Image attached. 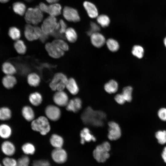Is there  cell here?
Listing matches in <instances>:
<instances>
[{
    "mask_svg": "<svg viewBox=\"0 0 166 166\" xmlns=\"http://www.w3.org/2000/svg\"><path fill=\"white\" fill-rule=\"evenodd\" d=\"M157 114L161 120L166 121V108H162L160 109L158 112Z\"/></svg>",
    "mask_w": 166,
    "mask_h": 166,
    "instance_id": "45",
    "label": "cell"
},
{
    "mask_svg": "<svg viewBox=\"0 0 166 166\" xmlns=\"http://www.w3.org/2000/svg\"><path fill=\"white\" fill-rule=\"evenodd\" d=\"M30 159L26 156H22L17 160L16 166H29Z\"/></svg>",
    "mask_w": 166,
    "mask_h": 166,
    "instance_id": "41",
    "label": "cell"
},
{
    "mask_svg": "<svg viewBox=\"0 0 166 166\" xmlns=\"http://www.w3.org/2000/svg\"><path fill=\"white\" fill-rule=\"evenodd\" d=\"M45 49L49 56L54 58H58L64 54V51L52 42L46 43L45 46Z\"/></svg>",
    "mask_w": 166,
    "mask_h": 166,
    "instance_id": "9",
    "label": "cell"
},
{
    "mask_svg": "<svg viewBox=\"0 0 166 166\" xmlns=\"http://www.w3.org/2000/svg\"><path fill=\"white\" fill-rule=\"evenodd\" d=\"M50 142L51 145L55 148H61L63 144L64 140L61 136L53 134L50 137Z\"/></svg>",
    "mask_w": 166,
    "mask_h": 166,
    "instance_id": "24",
    "label": "cell"
},
{
    "mask_svg": "<svg viewBox=\"0 0 166 166\" xmlns=\"http://www.w3.org/2000/svg\"><path fill=\"white\" fill-rule=\"evenodd\" d=\"M65 34V38L70 42H74L77 39V35L76 32L72 27L67 28Z\"/></svg>",
    "mask_w": 166,
    "mask_h": 166,
    "instance_id": "28",
    "label": "cell"
},
{
    "mask_svg": "<svg viewBox=\"0 0 166 166\" xmlns=\"http://www.w3.org/2000/svg\"><path fill=\"white\" fill-rule=\"evenodd\" d=\"M48 35L44 34L43 32L39 39L41 42H44L48 38Z\"/></svg>",
    "mask_w": 166,
    "mask_h": 166,
    "instance_id": "48",
    "label": "cell"
},
{
    "mask_svg": "<svg viewBox=\"0 0 166 166\" xmlns=\"http://www.w3.org/2000/svg\"><path fill=\"white\" fill-rule=\"evenodd\" d=\"M80 135L81 143L82 144H84L85 142L95 141L96 140V138L91 134L90 130L87 128H85L81 131Z\"/></svg>",
    "mask_w": 166,
    "mask_h": 166,
    "instance_id": "17",
    "label": "cell"
},
{
    "mask_svg": "<svg viewBox=\"0 0 166 166\" xmlns=\"http://www.w3.org/2000/svg\"><path fill=\"white\" fill-rule=\"evenodd\" d=\"M105 43L111 52H116L119 49V43L116 40L113 39H108L106 41Z\"/></svg>",
    "mask_w": 166,
    "mask_h": 166,
    "instance_id": "32",
    "label": "cell"
},
{
    "mask_svg": "<svg viewBox=\"0 0 166 166\" xmlns=\"http://www.w3.org/2000/svg\"><path fill=\"white\" fill-rule=\"evenodd\" d=\"M82 105L81 99L76 97L69 101L66 106V109L67 111L77 113L81 108Z\"/></svg>",
    "mask_w": 166,
    "mask_h": 166,
    "instance_id": "13",
    "label": "cell"
},
{
    "mask_svg": "<svg viewBox=\"0 0 166 166\" xmlns=\"http://www.w3.org/2000/svg\"><path fill=\"white\" fill-rule=\"evenodd\" d=\"M40 10L42 12L47 13L48 6L43 2H40L38 6Z\"/></svg>",
    "mask_w": 166,
    "mask_h": 166,
    "instance_id": "47",
    "label": "cell"
},
{
    "mask_svg": "<svg viewBox=\"0 0 166 166\" xmlns=\"http://www.w3.org/2000/svg\"><path fill=\"white\" fill-rule=\"evenodd\" d=\"M2 163L4 166H16L17 160L14 158L7 157L3 159Z\"/></svg>",
    "mask_w": 166,
    "mask_h": 166,
    "instance_id": "40",
    "label": "cell"
},
{
    "mask_svg": "<svg viewBox=\"0 0 166 166\" xmlns=\"http://www.w3.org/2000/svg\"><path fill=\"white\" fill-rule=\"evenodd\" d=\"M100 30L99 26L95 23L92 22L90 23V29L87 32V34L90 36L93 33L98 32Z\"/></svg>",
    "mask_w": 166,
    "mask_h": 166,
    "instance_id": "42",
    "label": "cell"
},
{
    "mask_svg": "<svg viewBox=\"0 0 166 166\" xmlns=\"http://www.w3.org/2000/svg\"><path fill=\"white\" fill-rule=\"evenodd\" d=\"M114 99L117 103L121 105L126 101L122 93L117 94L114 97Z\"/></svg>",
    "mask_w": 166,
    "mask_h": 166,
    "instance_id": "46",
    "label": "cell"
},
{
    "mask_svg": "<svg viewBox=\"0 0 166 166\" xmlns=\"http://www.w3.org/2000/svg\"><path fill=\"white\" fill-rule=\"evenodd\" d=\"M66 88L70 93L73 95L77 94L79 91L78 85L75 80L73 78L68 79Z\"/></svg>",
    "mask_w": 166,
    "mask_h": 166,
    "instance_id": "19",
    "label": "cell"
},
{
    "mask_svg": "<svg viewBox=\"0 0 166 166\" xmlns=\"http://www.w3.org/2000/svg\"><path fill=\"white\" fill-rule=\"evenodd\" d=\"M13 9L14 12L21 16L23 15L26 11V6L22 2H16L13 5Z\"/></svg>",
    "mask_w": 166,
    "mask_h": 166,
    "instance_id": "29",
    "label": "cell"
},
{
    "mask_svg": "<svg viewBox=\"0 0 166 166\" xmlns=\"http://www.w3.org/2000/svg\"><path fill=\"white\" fill-rule=\"evenodd\" d=\"M54 102L60 106H66L69 100L68 95L63 91H57L55 93L53 97Z\"/></svg>",
    "mask_w": 166,
    "mask_h": 166,
    "instance_id": "12",
    "label": "cell"
},
{
    "mask_svg": "<svg viewBox=\"0 0 166 166\" xmlns=\"http://www.w3.org/2000/svg\"><path fill=\"white\" fill-rule=\"evenodd\" d=\"M105 91L109 94L116 93L118 89V85L117 82L114 80H111L106 83L104 86Z\"/></svg>",
    "mask_w": 166,
    "mask_h": 166,
    "instance_id": "23",
    "label": "cell"
},
{
    "mask_svg": "<svg viewBox=\"0 0 166 166\" xmlns=\"http://www.w3.org/2000/svg\"><path fill=\"white\" fill-rule=\"evenodd\" d=\"M33 166H51L49 162L46 160H34Z\"/></svg>",
    "mask_w": 166,
    "mask_h": 166,
    "instance_id": "44",
    "label": "cell"
},
{
    "mask_svg": "<svg viewBox=\"0 0 166 166\" xmlns=\"http://www.w3.org/2000/svg\"><path fill=\"white\" fill-rule=\"evenodd\" d=\"M42 32L41 28L39 27H34L30 24L25 26L24 35L29 41H32L39 39Z\"/></svg>",
    "mask_w": 166,
    "mask_h": 166,
    "instance_id": "4",
    "label": "cell"
},
{
    "mask_svg": "<svg viewBox=\"0 0 166 166\" xmlns=\"http://www.w3.org/2000/svg\"><path fill=\"white\" fill-rule=\"evenodd\" d=\"M22 114L24 118L27 121H32L34 120V113L32 109L30 106H26L22 109Z\"/></svg>",
    "mask_w": 166,
    "mask_h": 166,
    "instance_id": "22",
    "label": "cell"
},
{
    "mask_svg": "<svg viewBox=\"0 0 166 166\" xmlns=\"http://www.w3.org/2000/svg\"><path fill=\"white\" fill-rule=\"evenodd\" d=\"M132 92V88L131 86H126L123 89L122 94L126 101L130 102L131 101Z\"/></svg>",
    "mask_w": 166,
    "mask_h": 166,
    "instance_id": "36",
    "label": "cell"
},
{
    "mask_svg": "<svg viewBox=\"0 0 166 166\" xmlns=\"http://www.w3.org/2000/svg\"><path fill=\"white\" fill-rule=\"evenodd\" d=\"M52 42L64 52L67 51L69 49L68 44L62 39H56L53 40Z\"/></svg>",
    "mask_w": 166,
    "mask_h": 166,
    "instance_id": "38",
    "label": "cell"
},
{
    "mask_svg": "<svg viewBox=\"0 0 166 166\" xmlns=\"http://www.w3.org/2000/svg\"><path fill=\"white\" fill-rule=\"evenodd\" d=\"M90 40L92 44L95 47L100 48L106 43L104 36L98 32L93 33L90 36Z\"/></svg>",
    "mask_w": 166,
    "mask_h": 166,
    "instance_id": "14",
    "label": "cell"
},
{
    "mask_svg": "<svg viewBox=\"0 0 166 166\" xmlns=\"http://www.w3.org/2000/svg\"><path fill=\"white\" fill-rule=\"evenodd\" d=\"M26 1L28 2H30L31 1L33 0H25Z\"/></svg>",
    "mask_w": 166,
    "mask_h": 166,
    "instance_id": "53",
    "label": "cell"
},
{
    "mask_svg": "<svg viewBox=\"0 0 166 166\" xmlns=\"http://www.w3.org/2000/svg\"><path fill=\"white\" fill-rule=\"evenodd\" d=\"M1 148L3 153L8 156H12L15 151V148L14 145L9 141L3 142L2 144Z\"/></svg>",
    "mask_w": 166,
    "mask_h": 166,
    "instance_id": "16",
    "label": "cell"
},
{
    "mask_svg": "<svg viewBox=\"0 0 166 166\" xmlns=\"http://www.w3.org/2000/svg\"><path fill=\"white\" fill-rule=\"evenodd\" d=\"M45 113L47 118L53 121H57L61 115V112L59 108L53 105H48L45 109Z\"/></svg>",
    "mask_w": 166,
    "mask_h": 166,
    "instance_id": "10",
    "label": "cell"
},
{
    "mask_svg": "<svg viewBox=\"0 0 166 166\" xmlns=\"http://www.w3.org/2000/svg\"><path fill=\"white\" fill-rule=\"evenodd\" d=\"M108 125L109 139L111 140L119 139L121 135V130L119 124L114 121H110L108 123Z\"/></svg>",
    "mask_w": 166,
    "mask_h": 166,
    "instance_id": "7",
    "label": "cell"
},
{
    "mask_svg": "<svg viewBox=\"0 0 166 166\" xmlns=\"http://www.w3.org/2000/svg\"><path fill=\"white\" fill-rule=\"evenodd\" d=\"M47 2L50 3H56L59 0H46Z\"/></svg>",
    "mask_w": 166,
    "mask_h": 166,
    "instance_id": "50",
    "label": "cell"
},
{
    "mask_svg": "<svg viewBox=\"0 0 166 166\" xmlns=\"http://www.w3.org/2000/svg\"><path fill=\"white\" fill-rule=\"evenodd\" d=\"M161 156L164 162L166 163V146L164 147Z\"/></svg>",
    "mask_w": 166,
    "mask_h": 166,
    "instance_id": "49",
    "label": "cell"
},
{
    "mask_svg": "<svg viewBox=\"0 0 166 166\" xmlns=\"http://www.w3.org/2000/svg\"><path fill=\"white\" fill-rule=\"evenodd\" d=\"M83 5L89 17L91 18L97 17L98 16V11L95 5L88 1L84 2Z\"/></svg>",
    "mask_w": 166,
    "mask_h": 166,
    "instance_id": "15",
    "label": "cell"
},
{
    "mask_svg": "<svg viewBox=\"0 0 166 166\" xmlns=\"http://www.w3.org/2000/svg\"><path fill=\"white\" fill-rule=\"evenodd\" d=\"M0 166H3L1 164H0Z\"/></svg>",
    "mask_w": 166,
    "mask_h": 166,
    "instance_id": "54",
    "label": "cell"
},
{
    "mask_svg": "<svg viewBox=\"0 0 166 166\" xmlns=\"http://www.w3.org/2000/svg\"><path fill=\"white\" fill-rule=\"evenodd\" d=\"M14 46L15 50L18 53L24 54L26 53V46L22 40L19 39L16 41Z\"/></svg>",
    "mask_w": 166,
    "mask_h": 166,
    "instance_id": "30",
    "label": "cell"
},
{
    "mask_svg": "<svg viewBox=\"0 0 166 166\" xmlns=\"http://www.w3.org/2000/svg\"><path fill=\"white\" fill-rule=\"evenodd\" d=\"M8 34L10 37L15 41L19 39L21 36L20 30L16 27H10L8 31Z\"/></svg>",
    "mask_w": 166,
    "mask_h": 166,
    "instance_id": "31",
    "label": "cell"
},
{
    "mask_svg": "<svg viewBox=\"0 0 166 166\" xmlns=\"http://www.w3.org/2000/svg\"><path fill=\"white\" fill-rule=\"evenodd\" d=\"M97 20L98 23L103 27L108 26L110 22L109 18L105 14H101L98 16Z\"/></svg>",
    "mask_w": 166,
    "mask_h": 166,
    "instance_id": "34",
    "label": "cell"
},
{
    "mask_svg": "<svg viewBox=\"0 0 166 166\" xmlns=\"http://www.w3.org/2000/svg\"><path fill=\"white\" fill-rule=\"evenodd\" d=\"M10 0H0V2L2 3H5L8 2Z\"/></svg>",
    "mask_w": 166,
    "mask_h": 166,
    "instance_id": "51",
    "label": "cell"
},
{
    "mask_svg": "<svg viewBox=\"0 0 166 166\" xmlns=\"http://www.w3.org/2000/svg\"><path fill=\"white\" fill-rule=\"evenodd\" d=\"M59 23V28L58 29V30L60 34H64L67 28V24L62 19H60Z\"/></svg>",
    "mask_w": 166,
    "mask_h": 166,
    "instance_id": "43",
    "label": "cell"
},
{
    "mask_svg": "<svg viewBox=\"0 0 166 166\" xmlns=\"http://www.w3.org/2000/svg\"><path fill=\"white\" fill-rule=\"evenodd\" d=\"M155 136L159 144H164L166 143V130L158 131L156 133Z\"/></svg>",
    "mask_w": 166,
    "mask_h": 166,
    "instance_id": "37",
    "label": "cell"
},
{
    "mask_svg": "<svg viewBox=\"0 0 166 166\" xmlns=\"http://www.w3.org/2000/svg\"><path fill=\"white\" fill-rule=\"evenodd\" d=\"M63 16L65 19L69 22H77L80 18L77 10L72 7L65 6L63 10Z\"/></svg>",
    "mask_w": 166,
    "mask_h": 166,
    "instance_id": "8",
    "label": "cell"
},
{
    "mask_svg": "<svg viewBox=\"0 0 166 166\" xmlns=\"http://www.w3.org/2000/svg\"><path fill=\"white\" fill-rule=\"evenodd\" d=\"M31 127L34 131L39 132L41 135H46L50 130V126L48 118L41 116L32 121Z\"/></svg>",
    "mask_w": 166,
    "mask_h": 166,
    "instance_id": "1",
    "label": "cell"
},
{
    "mask_svg": "<svg viewBox=\"0 0 166 166\" xmlns=\"http://www.w3.org/2000/svg\"><path fill=\"white\" fill-rule=\"evenodd\" d=\"M11 117L10 110L6 107L0 108V120L6 121L9 119Z\"/></svg>",
    "mask_w": 166,
    "mask_h": 166,
    "instance_id": "33",
    "label": "cell"
},
{
    "mask_svg": "<svg viewBox=\"0 0 166 166\" xmlns=\"http://www.w3.org/2000/svg\"><path fill=\"white\" fill-rule=\"evenodd\" d=\"M58 24L55 17L50 16L43 21L41 29L42 32L47 35H51L56 29Z\"/></svg>",
    "mask_w": 166,
    "mask_h": 166,
    "instance_id": "5",
    "label": "cell"
},
{
    "mask_svg": "<svg viewBox=\"0 0 166 166\" xmlns=\"http://www.w3.org/2000/svg\"><path fill=\"white\" fill-rule=\"evenodd\" d=\"M17 82V79L13 75H6L2 79L3 86L8 89L13 88L16 84Z\"/></svg>",
    "mask_w": 166,
    "mask_h": 166,
    "instance_id": "18",
    "label": "cell"
},
{
    "mask_svg": "<svg viewBox=\"0 0 166 166\" xmlns=\"http://www.w3.org/2000/svg\"><path fill=\"white\" fill-rule=\"evenodd\" d=\"M61 6L57 3H52L48 6L47 13L50 16L55 17L61 14Z\"/></svg>",
    "mask_w": 166,
    "mask_h": 166,
    "instance_id": "20",
    "label": "cell"
},
{
    "mask_svg": "<svg viewBox=\"0 0 166 166\" xmlns=\"http://www.w3.org/2000/svg\"><path fill=\"white\" fill-rule=\"evenodd\" d=\"M164 43L165 46L166 47V37L164 38Z\"/></svg>",
    "mask_w": 166,
    "mask_h": 166,
    "instance_id": "52",
    "label": "cell"
},
{
    "mask_svg": "<svg viewBox=\"0 0 166 166\" xmlns=\"http://www.w3.org/2000/svg\"><path fill=\"white\" fill-rule=\"evenodd\" d=\"M2 70L3 72L6 75H14L17 72L15 67L11 63L5 62L2 66Z\"/></svg>",
    "mask_w": 166,
    "mask_h": 166,
    "instance_id": "21",
    "label": "cell"
},
{
    "mask_svg": "<svg viewBox=\"0 0 166 166\" xmlns=\"http://www.w3.org/2000/svg\"><path fill=\"white\" fill-rule=\"evenodd\" d=\"M22 149L23 152L27 155H33L35 151V148L34 145L29 143L24 144L22 146Z\"/></svg>",
    "mask_w": 166,
    "mask_h": 166,
    "instance_id": "35",
    "label": "cell"
},
{
    "mask_svg": "<svg viewBox=\"0 0 166 166\" xmlns=\"http://www.w3.org/2000/svg\"><path fill=\"white\" fill-rule=\"evenodd\" d=\"M27 81L28 84L30 86L36 87L39 85L41 79L37 74L33 73L28 75Z\"/></svg>",
    "mask_w": 166,
    "mask_h": 166,
    "instance_id": "25",
    "label": "cell"
},
{
    "mask_svg": "<svg viewBox=\"0 0 166 166\" xmlns=\"http://www.w3.org/2000/svg\"><path fill=\"white\" fill-rule=\"evenodd\" d=\"M43 17L42 12L38 6L35 8H29L26 11L25 19L28 24L37 25L42 20Z\"/></svg>",
    "mask_w": 166,
    "mask_h": 166,
    "instance_id": "2",
    "label": "cell"
},
{
    "mask_svg": "<svg viewBox=\"0 0 166 166\" xmlns=\"http://www.w3.org/2000/svg\"><path fill=\"white\" fill-rule=\"evenodd\" d=\"M132 54L138 58H142L144 55V50L143 48L139 45H135L132 48Z\"/></svg>",
    "mask_w": 166,
    "mask_h": 166,
    "instance_id": "39",
    "label": "cell"
},
{
    "mask_svg": "<svg viewBox=\"0 0 166 166\" xmlns=\"http://www.w3.org/2000/svg\"><path fill=\"white\" fill-rule=\"evenodd\" d=\"M12 129L11 127L6 124L0 125V137L4 139L9 138L11 135Z\"/></svg>",
    "mask_w": 166,
    "mask_h": 166,
    "instance_id": "27",
    "label": "cell"
},
{
    "mask_svg": "<svg viewBox=\"0 0 166 166\" xmlns=\"http://www.w3.org/2000/svg\"><path fill=\"white\" fill-rule=\"evenodd\" d=\"M51 157L55 162L62 164L67 160V155L66 151L62 148H55L52 152Z\"/></svg>",
    "mask_w": 166,
    "mask_h": 166,
    "instance_id": "11",
    "label": "cell"
},
{
    "mask_svg": "<svg viewBox=\"0 0 166 166\" xmlns=\"http://www.w3.org/2000/svg\"><path fill=\"white\" fill-rule=\"evenodd\" d=\"M68 80L65 74L61 73H56L49 83V87L53 91H63L66 88Z\"/></svg>",
    "mask_w": 166,
    "mask_h": 166,
    "instance_id": "3",
    "label": "cell"
},
{
    "mask_svg": "<svg viewBox=\"0 0 166 166\" xmlns=\"http://www.w3.org/2000/svg\"><path fill=\"white\" fill-rule=\"evenodd\" d=\"M93 155L94 158L99 163L105 162L110 156L109 152L102 144L97 146L93 151Z\"/></svg>",
    "mask_w": 166,
    "mask_h": 166,
    "instance_id": "6",
    "label": "cell"
},
{
    "mask_svg": "<svg viewBox=\"0 0 166 166\" xmlns=\"http://www.w3.org/2000/svg\"><path fill=\"white\" fill-rule=\"evenodd\" d=\"M29 100L30 103L34 106H38L42 103V98L41 94L38 92L31 93L29 95Z\"/></svg>",
    "mask_w": 166,
    "mask_h": 166,
    "instance_id": "26",
    "label": "cell"
}]
</instances>
